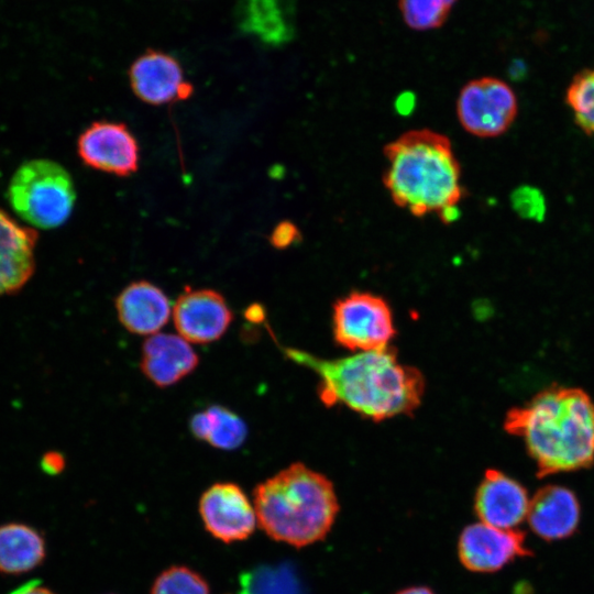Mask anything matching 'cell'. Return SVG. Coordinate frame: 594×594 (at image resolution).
<instances>
[{"instance_id": "cb8c5ba5", "label": "cell", "mask_w": 594, "mask_h": 594, "mask_svg": "<svg viewBox=\"0 0 594 594\" xmlns=\"http://www.w3.org/2000/svg\"><path fill=\"white\" fill-rule=\"evenodd\" d=\"M301 235L297 226L288 220L277 223L271 235L270 243L278 250H284L300 241Z\"/></svg>"}, {"instance_id": "8992f818", "label": "cell", "mask_w": 594, "mask_h": 594, "mask_svg": "<svg viewBox=\"0 0 594 594\" xmlns=\"http://www.w3.org/2000/svg\"><path fill=\"white\" fill-rule=\"evenodd\" d=\"M334 340L351 351H374L389 346L396 333L387 301L366 292H353L333 306Z\"/></svg>"}, {"instance_id": "ba28073f", "label": "cell", "mask_w": 594, "mask_h": 594, "mask_svg": "<svg viewBox=\"0 0 594 594\" xmlns=\"http://www.w3.org/2000/svg\"><path fill=\"white\" fill-rule=\"evenodd\" d=\"M77 150L91 168L117 176H130L139 166V145L123 123L97 121L79 136Z\"/></svg>"}, {"instance_id": "5b68a950", "label": "cell", "mask_w": 594, "mask_h": 594, "mask_svg": "<svg viewBox=\"0 0 594 594\" xmlns=\"http://www.w3.org/2000/svg\"><path fill=\"white\" fill-rule=\"evenodd\" d=\"M8 199L18 216L29 224L52 229L63 224L76 199L73 179L58 163L32 160L14 173Z\"/></svg>"}, {"instance_id": "277c9868", "label": "cell", "mask_w": 594, "mask_h": 594, "mask_svg": "<svg viewBox=\"0 0 594 594\" xmlns=\"http://www.w3.org/2000/svg\"><path fill=\"white\" fill-rule=\"evenodd\" d=\"M254 509L273 539L305 547L324 538L339 505L324 475L294 463L255 487Z\"/></svg>"}, {"instance_id": "7c38bea8", "label": "cell", "mask_w": 594, "mask_h": 594, "mask_svg": "<svg viewBox=\"0 0 594 594\" xmlns=\"http://www.w3.org/2000/svg\"><path fill=\"white\" fill-rule=\"evenodd\" d=\"M129 79L136 97L154 106L184 100L193 94L178 61L161 51L147 50L140 55L129 69Z\"/></svg>"}, {"instance_id": "52a82bcc", "label": "cell", "mask_w": 594, "mask_h": 594, "mask_svg": "<svg viewBox=\"0 0 594 594\" xmlns=\"http://www.w3.org/2000/svg\"><path fill=\"white\" fill-rule=\"evenodd\" d=\"M518 111L514 90L495 77L469 81L457 100L458 119L469 133L479 138H495L513 124Z\"/></svg>"}, {"instance_id": "2e32d148", "label": "cell", "mask_w": 594, "mask_h": 594, "mask_svg": "<svg viewBox=\"0 0 594 594\" xmlns=\"http://www.w3.org/2000/svg\"><path fill=\"white\" fill-rule=\"evenodd\" d=\"M580 514V504L572 491L547 485L530 499L526 519L538 537L553 541L564 539L576 530Z\"/></svg>"}, {"instance_id": "6da1fadb", "label": "cell", "mask_w": 594, "mask_h": 594, "mask_svg": "<svg viewBox=\"0 0 594 594\" xmlns=\"http://www.w3.org/2000/svg\"><path fill=\"white\" fill-rule=\"evenodd\" d=\"M287 355L317 374L318 395L328 407L340 404L373 421H382L410 415L422 400V374L400 363L392 346L334 360L298 350H287Z\"/></svg>"}, {"instance_id": "f1b7e54d", "label": "cell", "mask_w": 594, "mask_h": 594, "mask_svg": "<svg viewBox=\"0 0 594 594\" xmlns=\"http://www.w3.org/2000/svg\"><path fill=\"white\" fill-rule=\"evenodd\" d=\"M396 594H435L430 588L425 586H413L402 590Z\"/></svg>"}, {"instance_id": "7a4b0ae2", "label": "cell", "mask_w": 594, "mask_h": 594, "mask_svg": "<svg viewBox=\"0 0 594 594\" xmlns=\"http://www.w3.org/2000/svg\"><path fill=\"white\" fill-rule=\"evenodd\" d=\"M504 427L522 439L539 476L594 462V403L579 388L553 386L540 392L509 410Z\"/></svg>"}, {"instance_id": "ac0fdd59", "label": "cell", "mask_w": 594, "mask_h": 594, "mask_svg": "<svg viewBox=\"0 0 594 594\" xmlns=\"http://www.w3.org/2000/svg\"><path fill=\"white\" fill-rule=\"evenodd\" d=\"M193 436L220 450H235L248 437L244 420L231 409L213 405L196 413L189 422Z\"/></svg>"}, {"instance_id": "44dd1931", "label": "cell", "mask_w": 594, "mask_h": 594, "mask_svg": "<svg viewBox=\"0 0 594 594\" xmlns=\"http://www.w3.org/2000/svg\"><path fill=\"white\" fill-rule=\"evenodd\" d=\"M457 0H399L406 24L418 31L441 26Z\"/></svg>"}, {"instance_id": "d4e9b609", "label": "cell", "mask_w": 594, "mask_h": 594, "mask_svg": "<svg viewBox=\"0 0 594 594\" xmlns=\"http://www.w3.org/2000/svg\"><path fill=\"white\" fill-rule=\"evenodd\" d=\"M65 466V459L59 452H47L41 460V468L48 474H57Z\"/></svg>"}, {"instance_id": "4316f807", "label": "cell", "mask_w": 594, "mask_h": 594, "mask_svg": "<svg viewBox=\"0 0 594 594\" xmlns=\"http://www.w3.org/2000/svg\"><path fill=\"white\" fill-rule=\"evenodd\" d=\"M11 594H54L46 587L40 586L38 582L30 581L18 587Z\"/></svg>"}, {"instance_id": "484cf974", "label": "cell", "mask_w": 594, "mask_h": 594, "mask_svg": "<svg viewBox=\"0 0 594 594\" xmlns=\"http://www.w3.org/2000/svg\"><path fill=\"white\" fill-rule=\"evenodd\" d=\"M394 106L399 116L407 117L416 108V96L411 91L402 92L397 96Z\"/></svg>"}, {"instance_id": "7402d4cb", "label": "cell", "mask_w": 594, "mask_h": 594, "mask_svg": "<svg viewBox=\"0 0 594 594\" xmlns=\"http://www.w3.org/2000/svg\"><path fill=\"white\" fill-rule=\"evenodd\" d=\"M152 594H209V588L194 571L184 566H174L157 578Z\"/></svg>"}, {"instance_id": "d6986e66", "label": "cell", "mask_w": 594, "mask_h": 594, "mask_svg": "<svg viewBox=\"0 0 594 594\" xmlns=\"http://www.w3.org/2000/svg\"><path fill=\"white\" fill-rule=\"evenodd\" d=\"M242 26L271 44L285 42L290 29L284 19L280 0H242L240 6Z\"/></svg>"}, {"instance_id": "30bf717a", "label": "cell", "mask_w": 594, "mask_h": 594, "mask_svg": "<svg viewBox=\"0 0 594 594\" xmlns=\"http://www.w3.org/2000/svg\"><path fill=\"white\" fill-rule=\"evenodd\" d=\"M172 314L179 336L198 344L219 340L233 319L226 298L209 288H187L176 299Z\"/></svg>"}, {"instance_id": "9c48e42d", "label": "cell", "mask_w": 594, "mask_h": 594, "mask_svg": "<svg viewBox=\"0 0 594 594\" xmlns=\"http://www.w3.org/2000/svg\"><path fill=\"white\" fill-rule=\"evenodd\" d=\"M458 553L468 570L481 573L495 572L517 557L531 556L521 531L501 529L482 521L463 529Z\"/></svg>"}, {"instance_id": "ffe728a7", "label": "cell", "mask_w": 594, "mask_h": 594, "mask_svg": "<svg viewBox=\"0 0 594 594\" xmlns=\"http://www.w3.org/2000/svg\"><path fill=\"white\" fill-rule=\"evenodd\" d=\"M566 103L576 124L594 134V69H585L574 76L566 90Z\"/></svg>"}, {"instance_id": "5bb4252c", "label": "cell", "mask_w": 594, "mask_h": 594, "mask_svg": "<svg viewBox=\"0 0 594 594\" xmlns=\"http://www.w3.org/2000/svg\"><path fill=\"white\" fill-rule=\"evenodd\" d=\"M199 356L180 336L155 333L142 345L140 367L143 374L161 388L169 387L191 374Z\"/></svg>"}, {"instance_id": "9a60e30c", "label": "cell", "mask_w": 594, "mask_h": 594, "mask_svg": "<svg viewBox=\"0 0 594 594\" xmlns=\"http://www.w3.org/2000/svg\"><path fill=\"white\" fill-rule=\"evenodd\" d=\"M114 305L121 324L140 336L157 333L172 312L166 294L147 280L129 284L117 296Z\"/></svg>"}, {"instance_id": "3957f363", "label": "cell", "mask_w": 594, "mask_h": 594, "mask_svg": "<svg viewBox=\"0 0 594 594\" xmlns=\"http://www.w3.org/2000/svg\"><path fill=\"white\" fill-rule=\"evenodd\" d=\"M383 182L393 201L416 217L458 205L461 167L450 140L429 129L411 130L384 147Z\"/></svg>"}, {"instance_id": "e0dca14e", "label": "cell", "mask_w": 594, "mask_h": 594, "mask_svg": "<svg viewBox=\"0 0 594 594\" xmlns=\"http://www.w3.org/2000/svg\"><path fill=\"white\" fill-rule=\"evenodd\" d=\"M45 557L42 536L18 522L0 526V572L21 574L33 570Z\"/></svg>"}, {"instance_id": "8fae6325", "label": "cell", "mask_w": 594, "mask_h": 594, "mask_svg": "<svg viewBox=\"0 0 594 594\" xmlns=\"http://www.w3.org/2000/svg\"><path fill=\"white\" fill-rule=\"evenodd\" d=\"M199 512L207 530L224 542L245 539L257 520L254 506L233 483L209 487L200 498Z\"/></svg>"}, {"instance_id": "83f0119b", "label": "cell", "mask_w": 594, "mask_h": 594, "mask_svg": "<svg viewBox=\"0 0 594 594\" xmlns=\"http://www.w3.org/2000/svg\"><path fill=\"white\" fill-rule=\"evenodd\" d=\"M439 218L446 224L453 223L460 217L458 205H451L438 211Z\"/></svg>"}, {"instance_id": "603a6c76", "label": "cell", "mask_w": 594, "mask_h": 594, "mask_svg": "<svg viewBox=\"0 0 594 594\" xmlns=\"http://www.w3.org/2000/svg\"><path fill=\"white\" fill-rule=\"evenodd\" d=\"M515 212L524 219L541 221L546 215V201L542 193L531 186L516 188L510 197Z\"/></svg>"}, {"instance_id": "4fadbf2b", "label": "cell", "mask_w": 594, "mask_h": 594, "mask_svg": "<svg viewBox=\"0 0 594 594\" xmlns=\"http://www.w3.org/2000/svg\"><path fill=\"white\" fill-rule=\"evenodd\" d=\"M530 498L516 480L498 470H487L474 499L480 521L501 529H515L527 518Z\"/></svg>"}]
</instances>
